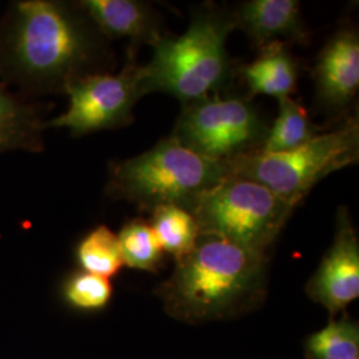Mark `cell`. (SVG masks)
Segmentation results:
<instances>
[{"instance_id":"cell-1","label":"cell","mask_w":359,"mask_h":359,"mask_svg":"<svg viewBox=\"0 0 359 359\" xmlns=\"http://www.w3.org/2000/svg\"><path fill=\"white\" fill-rule=\"evenodd\" d=\"M114 67L108 39L77 1H13L0 20V81L27 99L65 93Z\"/></svg>"},{"instance_id":"cell-2","label":"cell","mask_w":359,"mask_h":359,"mask_svg":"<svg viewBox=\"0 0 359 359\" xmlns=\"http://www.w3.org/2000/svg\"><path fill=\"white\" fill-rule=\"evenodd\" d=\"M269 253L200 236L156 294L168 314L187 323L221 321L258 308L268 290Z\"/></svg>"},{"instance_id":"cell-3","label":"cell","mask_w":359,"mask_h":359,"mask_svg":"<svg viewBox=\"0 0 359 359\" xmlns=\"http://www.w3.org/2000/svg\"><path fill=\"white\" fill-rule=\"evenodd\" d=\"M234 29L229 8L215 4L197 8L182 35H164L151 46V60L140 65L142 95L167 93L184 105L219 93L234 74L226 50Z\"/></svg>"},{"instance_id":"cell-4","label":"cell","mask_w":359,"mask_h":359,"mask_svg":"<svg viewBox=\"0 0 359 359\" xmlns=\"http://www.w3.org/2000/svg\"><path fill=\"white\" fill-rule=\"evenodd\" d=\"M228 177L226 163L194 154L170 135L144 154L112 163L105 192L149 213L165 205L189 210L203 193Z\"/></svg>"},{"instance_id":"cell-5","label":"cell","mask_w":359,"mask_h":359,"mask_svg":"<svg viewBox=\"0 0 359 359\" xmlns=\"http://www.w3.org/2000/svg\"><path fill=\"white\" fill-rule=\"evenodd\" d=\"M358 160L359 123L357 117H351L294 149L246 154L229 161L228 167L233 177L258 182L299 205L320 181Z\"/></svg>"},{"instance_id":"cell-6","label":"cell","mask_w":359,"mask_h":359,"mask_svg":"<svg viewBox=\"0 0 359 359\" xmlns=\"http://www.w3.org/2000/svg\"><path fill=\"white\" fill-rule=\"evenodd\" d=\"M297 206L258 182L231 176L203 193L189 212L201 236L269 253Z\"/></svg>"},{"instance_id":"cell-7","label":"cell","mask_w":359,"mask_h":359,"mask_svg":"<svg viewBox=\"0 0 359 359\" xmlns=\"http://www.w3.org/2000/svg\"><path fill=\"white\" fill-rule=\"evenodd\" d=\"M268 130L250 97L215 93L184 104L172 136L194 154L228 164L258 152Z\"/></svg>"},{"instance_id":"cell-8","label":"cell","mask_w":359,"mask_h":359,"mask_svg":"<svg viewBox=\"0 0 359 359\" xmlns=\"http://www.w3.org/2000/svg\"><path fill=\"white\" fill-rule=\"evenodd\" d=\"M65 93L69 97L63 115L46 121L47 128H68L74 137L104 129L127 127L133 123V109L142 99L140 65L136 48L129 47L118 74H95L75 81Z\"/></svg>"},{"instance_id":"cell-9","label":"cell","mask_w":359,"mask_h":359,"mask_svg":"<svg viewBox=\"0 0 359 359\" xmlns=\"http://www.w3.org/2000/svg\"><path fill=\"white\" fill-rule=\"evenodd\" d=\"M306 293L333 318L359 297L358 234L346 206L338 208L333 244L309 280Z\"/></svg>"},{"instance_id":"cell-10","label":"cell","mask_w":359,"mask_h":359,"mask_svg":"<svg viewBox=\"0 0 359 359\" xmlns=\"http://www.w3.org/2000/svg\"><path fill=\"white\" fill-rule=\"evenodd\" d=\"M317 103L322 109L345 112L359 88V34L342 25L323 46L313 71Z\"/></svg>"},{"instance_id":"cell-11","label":"cell","mask_w":359,"mask_h":359,"mask_svg":"<svg viewBox=\"0 0 359 359\" xmlns=\"http://www.w3.org/2000/svg\"><path fill=\"white\" fill-rule=\"evenodd\" d=\"M233 11L236 29H241L256 48L281 41L306 44L309 29L297 0H249Z\"/></svg>"},{"instance_id":"cell-12","label":"cell","mask_w":359,"mask_h":359,"mask_svg":"<svg viewBox=\"0 0 359 359\" xmlns=\"http://www.w3.org/2000/svg\"><path fill=\"white\" fill-rule=\"evenodd\" d=\"M80 7L108 39L127 38L130 47L152 46L164 36L160 13L149 3L139 0H81Z\"/></svg>"},{"instance_id":"cell-13","label":"cell","mask_w":359,"mask_h":359,"mask_svg":"<svg viewBox=\"0 0 359 359\" xmlns=\"http://www.w3.org/2000/svg\"><path fill=\"white\" fill-rule=\"evenodd\" d=\"M50 109L51 104L32 103L0 81V154L13 149L41 152L43 132L47 129L43 115Z\"/></svg>"},{"instance_id":"cell-14","label":"cell","mask_w":359,"mask_h":359,"mask_svg":"<svg viewBox=\"0 0 359 359\" xmlns=\"http://www.w3.org/2000/svg\"><path fill=\"white\" fill-rule=\"evenodd\" d=\"M244 80L249 97L257 95L290 97L297 90L298 65L290 46L281 41L268 44L258 50L256 59L238 69Z\"/></svg>"},{"instance_id":"cell-15","label":"cell","mask_w":359,"mask_h":359,"mask_svg":"<svg viewBox=\"0 0 359 359\" xmlns=\"http://www.w3.org/2000/svg\"><path fill=\"white\" fill-rule=\"evenodd\" d=\"M306 109L290 97L278 99V116L269 126L268 136L258 152L278 154L294 149L318 135Z\"/></svg>"},{"instance_id":"cell-16","label":"cell","mask_w":359,"mask_h":359,"mask_svg":"<svg viewBox=\"0 0 359 359\" xmlns=\"http://www.w3.org/2000/svg\"><path fill=\"white\" fill-rule=\"evenodd\" d=\"M149 224L164 253L175 259L189 253L201 236L196 218L181 206L156 208L151 212Z\"/></svg>"},{"instance_id":"cell-17","label":"cell","mask_w":359,"mask_h":359,"mask_svg":"<svg viewBox=\"0 0 359 359\" xmlns=\"http://www.w3.org/2000/svg\"><path fill=\"white\" fill-rule=\"evenodd\" d=\"M124 265L132 269L156 273L164 261V250L157 241L149 221L133 218L127 221L117 234Z\"/></svg>"},{"instance_id":"cell-18","label":"cell","mask_w":359,"mask_h":359,"mask_svg":"<svg viewBox=\"0 0 359 359\" xmlns=\"http://www.w3.org/2000/svg\"><path fill=\"white\" fill-rule=\"evenodd\" d=\"M76 259L84 271L108 280L124 266L117 234L105 225H97L81 238Z\"/></svg>"},{"instance_id":"cell-19","label":"cell","mask_w":359,"mask_h":359,"mask_svg":"<svg viewBox=\"0 0 359 359\" xmlns=\"http://www.w3.org/2000/svg\"><path fill=\"white\" fill-rule=\"evenodd\" d=\"M308 359L359 358L358 323L348 318L332 320L306 341Z\"/></svg>"},{"instance_id":"cell-20","label":"cell","mask_w":359,"mask_h":359,"mask_svg":"<svg viewBox=\"0 0 359 359\" xmlns=\"http://www.w3.org/2000/svg\"><path fill=\"white\" fill-rule=\"evenodd\" d=\"M114 294L112 283L108 278L95 276L84 270L67 277L63 295L67 304L79 310H100L105 308Z\"/></svg>"},{"instance_id":"cell-21","label":"cell","mask_w":359,"mask_h":359,"mask_svg":"<svg viewBox=\"0 0 359 359\" xmlns=\"http://www.w3.org/2000/svg\"><path fill=\"white\" fill-rule=\"evenodd\" d=\"M355 359H359V358H355Z\"/></svg>"}]
</instances>
